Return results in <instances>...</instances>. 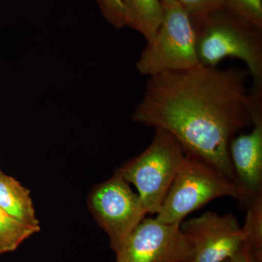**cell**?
<instances>
[{
  "instance_id": "10",
  "label": "cell",
  "mask_w": 262,
  "mask_h": 262,
  "mask_svg": "<svg viewBox=\"0 0 262 262\" xmlns=\"http://www.w3.org/2000/svg\"><path fill=\"white\" fill-rule=\"evenodd\" d=\"M0 208L27 225L39 226L30 191L0 170Z\"/></svg>"
},
{
  "instance_id": "1",
  "label": "cell",
  "mask_w": 262,
  "mask_h": 262,
  "mask_svg": "<svg viewBox=\"0 0 262 262\" xmlns=\"http://www.w3.org/2000/svg\"><path fill=\"white\" fill-rule=\"evenodd\" d=\"M247 70L198 65L149 77L134 122L168 131L186 155L236 182L231 141L262 117V99L246 88Z\"/></svg>"
},
{
  "instance_id": "8",
  "label": "cell",
  "mask_w": 262,
  "mask_h": 262,
  "mask_svg": "<svg viewBox=\"0 0 262 262\" xmlns=\"http://www.w3.org/2000/svg\"><path fill=\"white\" fill-rule=\"evenodd\" d=\"M180 228L193 245L192 262H224L244 244L242 227L232 213L207 211L182 222Z\"/></svg>"
},
{
  "instance_id": "17",
  "label": "cell",
  "mask_w": 262,
  "mask_h": 262,
  "mask_svg": "<svg viewBox=\"0 0 262 262\" xmlns=\"http://www.w3.org/2000/svg\"><path fill=\"white\" fill-rule=\"evenodd\" d=\"M229 262H262V254L255 252L244 244L229 258Z\"/></svg>"
},
{
  "instance_id": "19",
  "label": "cell",
  "mask_w": 262,
  "mask_h": 262,
  "mask_svg": "<svg viewBox=\"0 0 262 262\" xmlns=\"http://www.w3.org/2000/svg\"><path fill=\"white\" fill-rule=\"evenodd\" d=\"M160 1H163V0H160Z\"/></svg>"
},
{
  "instance_id": "14",
  "label": "cell",
  "mask_w": 262,
  "mask_h": 262,
  "mask_svg": "<svg viewBox=\"0 0 262 262\" xmlns=\"http://www.w3.org/2000/svg\"><path fill=\"white\" fill-rule=\"evenodd\" d=\"M225 8L262 29V0H226Z\"/></svg>"
},
{
  "instance_id": "18",
  "label": "cell",
  "mask_w": 262,
  "mask_h": 262,
  "mask_svg": "<svg viewBox=\"0 0 262 262\" xmlns=\"http://www.w3.org/2000/svg\"><path fill=\"white\" fill-rule=\"evenodd\" d=\"M224 262H229V259L226 260V261H225Z\"/></svg>"
},
{
  "instance_id": "3",
  "label": "cell",
  "mask_w": 262,
  "mask_h": 262,
  "mask_svg": "<svg viewBox=\"0 0 262 262\" xmlns=\"http://www.w3.org/2000/svg\"><path fill=\"white\" fill-rule=\"evenodd\" d=\"M222 196H231L242 205L246 201L237 183L211 165L185 154L155 219L162 223L180 225L188 215Z\"/></svg>"
},
{
  "instance_id": "15",
  "label": "cell",
  "mask_w": 262,
  "mask_h": 262,
  "mask_svg": "<svg viewBox=\"0 0 262 262\" xmlns=\"http://www.w3.org/2000/svg\"><path fill=\"white\" fill-rule=\"evenodd\" d=\"M192 19L225 8L226 0H177Z\"/></svg>"
},
{
  "instance_id": "12",
  "label": "cell",
  "mask_w": 262,
  "mask_h": 262,
  "mask_svg": "<svg viewBox=\"0 0 262 262\" xmlns=\"http://www.w3.org/2000/svg\"><path fill=\"white\" fill-rule=\"evenodd\" d=\"M40 230V226L24 223L0 208V254L15 251L26 239Z\"/></svg>"
},
{
  "instance_id": "16",
  "label": "cell",
  "mask_w": 262,
  "mask_h": 262,
  "mask_svg": "<svg viewBox=\"0 0 262 262\" xmlns=\"http://www.w3.org/2000/svg\"><path fill=\"white\" fill-rule=\"evenodd\" d=\"M105 19L117 29L125 27L123 8L120 0H96Z\"/></svg>"
},
{
  "instance_id": "11",
  "label": "cell",
  "mask_w": 262,
  "mask_h": 262,
  "mask_svg": "<svg viewBox=\"0 0 262 262\" xmlns=\"http://www.w3.org/2000/svg\"><path fill=\"white\" fill-rule=\"evenodd\" d=\"M125 25L144 36L146 42L154 37L163 20L160 0H120Z\"/></svg>"
},
{
  "instance_id": "6",
  "label": "cell",
  "mask_w": 262,
  "mask_h": 262,
  "mask_svg": "<svg viewBox=\"0 0 262 262\" xmlns=\"http://www.w3.org/2000/svg\"><path fill=\"white\" fill-rule=\"evenodd\" d=\"M90 211L110 237L114 251L147 214L140 196L116 171L95 186L88 199Z\"/></svg>"
},
{
  "instance_id": "13",
  "label": "cell",
  "mask_w": 262,
  "mask_h": 262,
  "mask_svg": "<svg viewBox=\"0 0 262 262\" xmlns=\"http://www.w3.org/2000/svg\"><path fill=\"white\" fill-rule=\"evenodd\" d=\"M244 206L246 209V221L242 227L244 244L262 254V194L248 200Z\"/></svg>"
},
{
  "instance_id": "4",
  "label": "cell",
  "mask_w": 262,
  "mask_h": 262,
  "mask_svg": "<svg viewBox=\"0 0 262 262\" xmlns=\"http://www.w3.org/2000/svg\"><path fill=\"white\" fill-rule=\"evenodd\" d=\"M141 154L122 164L117 173L134 184L146 211L157 214L185 158L180 143L168 131L155 128Z\"/></svg>"
},
{
  "instance_id": "9",
  "label": "cell",
  "mask_w": 262,
  "mask_h": 262,
  "mask_svg": "<svg viewBox=\"0 0 262 262\" xmlns=\"http://www.w3.org/2000/svg\"><path fill=\"white\" fill-rule=\"evenodd\" d=\"M252 125L251 132L235 136L229 145L236 183L246 196L244 204L262 194V120Z\"/></svg>"
},
{
  "instance_id": "7",
  "label": "cell",
  "mask_w": 262,
  "mask_h": 262,
  "mask_svg": "<svg viewBox=\"0 0 262 262\" xmlns=\"http://www.w3.org/2000/svg\"><path fill=\"white\" fill-rule=\"evenodd\" d=\"M115 252L116 262H192L193 245L180 225L144 218Z\"/></svg>"
},
{
  "instance_id": "2",
  "label": "cell",
  "mask_w": 262,
  "mask_h": 262,
  "mask_svg": "<svg viewBox=\"0 0 262 262\" xmlns=\"http://www.w3.org/2000/svg\"><path fill=\"white\" fill-rule=\"evenodd\" d=\"M192 21L200 64L216 67L226 58H237L252 77L250 91L262 94V29L225 8Z\"/></svg>"
},
{
  "instance_id": "5",
  "label": "cell",
  "mask_w": 262,
  "mask_h": 262,
  "mask_svg": "<svg viewBox=\"0 0 262 262\" xmlns=\"http://www.w3.org/2000/svg\"><path fill=\"white\" fill-rule=\"evenodd\" d=\"M161 2L163 20L136 63L139 73L149 77L201 65L190 16L177 0Z\"/></svg>"
}]
</instances>
